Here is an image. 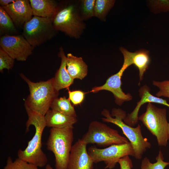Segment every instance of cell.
I'll list each match as a JSON object with an SVG mask.
<instances>
[{
    "label": "cell",
    "mask_w": 169,
    "mask_h": 169,
    "mask_svg": "<svg viewBox=\"0 0 169 169\" xmlns=\"http://www.w3.org/2000/svg\"><path fill=\"white\" fill-rule=\"evenodd\" d=\"M24 105L28 116L26 132L29 131L31 125L34 127L35 132L26 148L18 150V158L38 167H42L46 165L48 162L47 156L42 149V134L46 126L44 115L32 110L25 103Z\"/></svg>",
    "instance_id": "obj_1"
},
{
    "label": "cell",
    "mask_w": 169,
    "mask_h": 169,
    "mask_svg": "<svg viewBox=\"0 0 169 169\" xmlns=\"http://www.w3.org/2000/svg\"><path fill=\"white\" fill-rule=\"evenodd\" d=\"M79 0H61L53 17L55 29L76 39L80 38L86 28L79 12Z\"/></svg>",
    "instance_id": "obj_2"
},
{
    "label": "cell",
    "mask_w": 169,
    "mask_h": 169,
    "mask_svg": "<svg viewBox=\"0 0 169 169\" xmlns=\"http://www.w3.org/2000/svg\"><path fill=\"white\" fill-rule=\"evenodd\" d=\"M20 75L27 83L30 92L24 103L32 110L45 115L59 94L54 87V77L46 81L34 82L23 73Z\"/></svg>",
    "instance_id": "obj_3"
},
{
    "label": "cell",
    "mask_w": 169,
    "mask_h": 169,
    "mask_svg": "<svg viewBox=\"0 0 169 169\" xmlns=\"http://www.w3.org/2000/svg\"><path fill=\"white\" fill-rule=\"evenodd\" d=\"M101 114L105 117L102 118L103 121L112 123L121 129L131 144L134 152V157L137 159H141L144 153L150 148L151 144L142 136L140 125L133 127L126 124L123 121L126 116V113L120 108H114L111 114L109 110L104 109Z\"/></svg>",
    "instance_id": "obj_4"
},
{
    "label": "cell",
    "mask_w": 169,
    "mask_h": 169,
    "mask_svg": "<svg viewBox=\"0 0 169 169\" xmlns=\"http://www.w3.org/2000/svg\"><path fill=\"white\" fill-rule=\"evenodd\" d=\"M74 128H51L46 145L55 158V169H67L74 139Z\"/></svg>",
    "instance_id": "obj_5"
},
{
    "label": "cell",
    "mask_w": 169,
    "mask_h": 169,
    "mask_svg": "<svg viewBox=\"0 0 169 169\" xmlns=\"http://www.w3.org/2000/svg\"><path fill=\"white\" fill-rule=\"evenodd\" d=\"M138 120L156 137L159 146H166L169 136L166 108H159L148 103L146 112L138 117Z\"/></svg>",
    "instance_id": "obj_6"
},
{
    "label": "cell",
    "mask_w": 169,
    "mask_h": 169,
    "mask_svg": "<svg viewBox=\"0 0 169 169\" xmlns=\"http://www.w3.org/2000/svg\"><path fill=\"white\" fill-rule=\"evenodd\" d=\"M22 34L35 47L49 41L56 35L51 18L33 16L24 25Z\"/></svg>",
    "instance_id": "obj_7"
},
{
    "label": "cell",
    "mask_w": 169,
    "mask_h": 169,
    "mask_svg": "<svg viewBox=\"0 0 169 169\" xmlns=\"http://www.w3.org/2000/svg\"><path fill=\"white\" fill-rule=\"evenodd\" d=\"M81 139L87 145L95 144L103 147L129 142L127 138L120 135L117 130L96 120L90 123L87 131Z\"/></svg>",
    "instance_id": "obj_8"
},
{
    "label": "cell",
    "mask_w": 169,
    "mask_h": 169,
    "mask_svg": "<svg viewBox=\"0 0 169 169\" xmlns=\"http://www.w3.org/2000/svg\"><path fill=\"white\" fill-rule=\"evenodd\" d=\"M87 151L94 163L104 161L106 168L110 169L114 168L119 160L122 157L127 155L134 156L133 147L129 142L123 144H113L104 149L92 146Z\"/></svg>",
    "instance_id": "obj_9"
},
{
    "label": "cell",
    "mask_w": 169,
    "mask_h": 169,
    "mask_svg": "<svg viewBox=\"0 0 169 169\" xmlns=\"http://www.w3.org/2000/svg\"><path fill=\"white\" fill-rule=\"evenodd\" d=\"M0 47L13 59L19 61H26L32 54L34 48L22 34L1 37Z\"/></svg>",
    "instance_id": "obj_10"
},
{
    "label": "cell",
    "mask_w": 169,
    "mask_h": 169,
    "mask_svg": "<svg viewBox=\"0 0 169 169\" xmlns=\"http://www.w3.org/2000/svg\"><path fill=\"white\" fill-rule=\"evenodd\" d=\"M128 67L126 64L123 63L119 71L109 77L105 84L100 86L94 87L90 92L95 93L103 90L109 91L113 95L115 102L119 105H121L125 101L132 100V95L129 93L125 94L121 88L122 76L125 71Z\"/></svg>",
    "instance_id": "obj_11"
},
{
    "label": "cell",
    "mask_w": 169,
    "mask_h": 169,
    "mask_svg": "<svg viewBox=\"0 0 169 169\" xmlns=\"http://www.w3.org/2000/svg\"><path fill=\"white\" fill-rule=\"evenodd\" d=\"M87 144L79 139L73 145L67 169H93V160L88 153Z\"/></svg>",
    "instance_id": "obj_12"
},
{
    "label": "cell",
    "mask_w": 169,
    "mask_h": 169,
    "mask_svg": "<svg viewBox=\"0 0 169 169\" xmlns=\"http://www.w3.org/2000/svg\"><path fill=\"white\" fill-rule=\"evenodd\" d=\"M2 7L18 28L23 29L25 24L33 17L32 8L28 0H16L8 6Z\"/></svg>",
    "instance_id": "obj_13"
},
{
    "label": "cell",
    "mask_w": 169,
    "mask_h": 169,
    "mask_svg": "<svg viewBox=\"0 0 169 169\" xmlns=\"http://www.w3.org/2000/svg\"><path fill=\"white\" fill-rule=\"evenodd\" d=\"M119 50L123 56V63L128 67L134 65L139 71L140 81L142 80L151 62L149 51L141 49L131 52L122 47H120Z\"/></svg>",
    "instance_id": "obj_14"
},
{
    "label": "cell",
    "mask_w": 169,
    "mask_h": 169,
    "mask_svg": "<svg viewBox=\"0 0 169 169\" xmlns=\"http://www.w3.org/2000/svg\"><path fill=\"white\" fill-rule=\"evenodd\" d=\"M140 100L137 103V105L134 110L128 114L123 120L126 124L133 127L138 120V114L141 106L144 104L148 103H156L164 105L169 107V104L166 100L162 98L156 97L150 92V89L146 85H144L139 90Z\"/></svg>",
    "instance_id": "obj_15"
},
{
    "label": "cell",
    "mask_w": 169,
    "mask_h": 169,
    "mask_svg": "<svg viewBox=\"0 0 169 169\" xmlns=\"http://www.w3.org/2000/svg\"><path fill=\"white\" fill-rule=\"evenodd\" d=\"M59 50L58 56L61 58V64L54 77V86L58 91L64 88L69 90L74 80L71 77L67 71L66 68L67 57L65 54L63 47L61 46Z\"/></svg>",
    "instance_id": "obj_16"
},
{
    "label": "cell",
    "mask_w": 169,
    "mask_h": 169,
    "mask_svg": "<svg viewBox=\"0 0 169 169\" xmlns=\"http://www.w3.org/2000/svg\"><path fill=\"white\" fill-rule=\"evenodd\" d=\"M46 126L62 129L74 128L77 121V117L68 115L50 109L44 115Z\"/></svg>",
    "instance_id": "obj_17"
},
{
    "label": "cell",
    "mask_w": 169,
    "mask_h": 169,
    "mask_svg": "<svg viewBox=\"0 0 169 169\" xmlns=\"http://www.w3.org/2000/svg\"><path fill=\"white\" fill-rule=\"evenodd\" d=\"M67 57L66 68L70 76L74 79H83L87 74L88 66L82 58L70 53Z\"/></svg>",
    "instance_id": "obj_18"
},
{
    "label": "cell",
    "mask_w": 169,
    "mask_h": 169,
    "mask_svg": "<svg viewBox=\"0 0 169 169\" xmlns=\"http://www.w3.org/2000/svg\"><path fill=\"white\" fill-rule=\"evenodd\" d=\"M33 16L51 18L56 10L58 2L54 0H30Z\"/></svg>",
    "instance_id": "obj_19"
},
{
    "label": "cell",
    "mask_w": 169,
    "mask_h": 169,
    "mask_svg": "<svg viewBox=\"0 0 169 169\" xmlns=\"http://www.w3.org/2000/svg\"><path fill=\"white\" fill-rule=\"evenodd\" d=\"M20 34L13 21L5 10L0 6V36Z\"/></svg>",
    "instance_id": "obj_20"
},
{
    "label": "cell",
    "mask_w": 169,
    "mask_h": 169,
    "mask_svg": "<svg viewBox=\"0 0 169 169\" xmlns=\"http://www.w3.org/2000/svg\"><path fill=\"white\" fill-rule=\"evenodd\" d=\"M50 109L68 115L77 117L75 111L70 100L65 96L55 99L52 102Z\"/></svg>",
    "instance_id": "obj_21"
},
{
    "label": "cell",
    "mask_w": 169,
    "mask_h": 169,
    "mask_svg": "<svg viewBox=\"0 0 169 169\" xmlns=\"http://www.w3.org/2000/svg\"><path fill=\"white\" fill-rule=\"evenodd\" d=\"M114 0H95L94 7V17L100 21L105 22L110 10L114 6Z\"/></svg>",
    "instance_id": "obj_22"
},
{
    "label": "cell",
    "mask_w": 169,
    "mask_h": 169,
    "mask_svg": "<svg viewBox=\"0 0 169 169\" xmlns=\"http://www.w3.org/2000/svg\"><path fill=\"white\" fill-rule=\"evenodd\" d=\"M95 0H79V9L81 17L84 21L94 17V7Z\"/></svg>",
    "instance_id": "obj_23"
},
{
    "label": "cell",
    "mask_w": 169,
    "mask_h": 169,
    "mask_svg": "<svg viewBox=\"0 0 169 169\" xmlns=\"http://www.w3.org/2000/svg\"><path fill=\"white\" fill-rule=\"evenodd\" d=\"M163 154L160 150L156 158V161L154 163H151L147 157H145L142 160L141 164V169H164L166 167L169 165V162L164 161Z\"/></svg>",
    "instance_id": "obj_24"
},
{
    "label": "cell",
    "mask_w": 169,
    "mask_h": 169,
    "mask_svg": "<svg viewBox=\"0 0 169 169\" xmlns=\"http://www.w3.org/2000/svg\"><path fill=\"white\" fill-rule=\"evenodd\" d=\"M3 169H39L37 166L29 163L18 158L14 161L12 158L8 157L6 163Z\"/></svg>",
    "instance_id": "obj_25"
},
{
    "label": "cell",
    "mask_w": 169,
    "mask_h": 169,
    "mask_svg": "<svg viewBox=\"0 0 169 169\" xmlns=\"http://www.w3.org/2000/svg\"><path fill=\"white\" fill-rule=\"evenodd\" d=\"M15 59L0 47V72L6 69L9 71L13 67Z\"/></svg>",
    "instance_id": "obj_26"
},
{
    "label": "cell",
    "mask_w": 169,
    "mask_h": 169,
    "mask_svg": "<svg viewBox=\"0 0 169 169\" xmlns=\"http://www.w3.org/2000/svg\"><path fill=\"white\" fill-rule=\"evenodd\" d=\"M152 84L159 89V90L156 94L157 97L163 96L169 99V80L162 81H153Z\"/></svg>",
    "instance_id": "obj_27"
},
{
    "label": "cell",
    "mask_w": 169,
    "mask_h": 169,
    "mask_svg": "<svg viewBox=\"0 0 169 169\" xmlns=\"http://www.w3.org/2000/svg\"><path fill=\"white\" fill-rule=\"evenodd\" d=\"M68 90L69 98L74 105L80 104L84 101L86 93L80 90Z\"/></svg>",
    "instance_id": "obj_28"
},
{
    "label": "cell",
    "mask_w": 169,
    "mask_h": 169,
    "mask_svg": "<svg viewBox=\"0 0 169 169\" xmlns=\"http://www.w3.org/2000/svg\"><path fill=\"white\" fill-rule=\"evenodd\" d=\"M155 8L157 12H169V0L155 1Z\"/></svg>",
    "instance_id": "obj_29"
},
{
    "label": "cell",
    "mask_w": 169,
    "mask_h": 169,
    "mask_svg": "<svg viewBox=\"0 0 169 169\" xmlns=\"http://www.w3.org/2000/svg\"><path fill=\"white\" fill-rule=\"evenodd\" d=\"M118 163L120 169H131L133 167L132 161L128 155L120 159Z\"/></svg>",
    "instance_id": "obj_30"
},
{
    "label": "cell",
    "mask_w": 169,
    "mask_h": 169,
    "mask_svg": "<svg viewBox=\"0 0 169 169\" xmlns=\"http://www.w3.org/2000/svg\"><path fill=\"white\" fill-rule=\"evenodd\" d=\"M16 0H0V6L3 7L8 6V5L14 3Z\"/></svg>",
    "instance_id": "obj_31"
},
{
    "label": "cell",
    "mask_w": 169,
    "mask_h": 169,
    "mask_svg": "<svg viewBox=\"0 0 169 169\" xmlns=\"http://www.w3.org/2000/svg\"><path fill=\"white\" fill-rule=\"evenodd\" d=\"M45 169H54L49 164H47L45 166Z\"/></svg>",
    "instance_id": "obj_32"
},
{
    "label": "cell",
    "mask_w": 169,
    "mask_h": 169,
    "mask_svg": "<svg viewBox=\"0 0 169 169\" xmlns=\"http://www.w3.org/2000/svg\"><path fill=\"white\" fill-rule=\"evenodd\" d=\"M167 132L169 135V123H168V126H167Z\"/></svg>",
    "instance_id": "obj_33"
}]
</instances>
